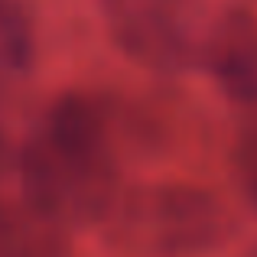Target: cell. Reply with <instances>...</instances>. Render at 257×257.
<instances>
[{"label": "cell", "instance_id": "1", "mask_svg": "<svg viewBox=\"0 0 257 257\" xmlns=\"http://www.w3.org/2000/svg\"><path fill=\"white\" fill-rule=\"evenodd\" d=\"M20 176L23 202L62 228L101 218L117 189L101 104L82 94L59 98L43 127L26 140Z\"/></svg>", "mask_w": 257, "mask_h": 257}, {"label": "cell", "instance_id": "2", "mask_svg": "<svg viewBox=\"0 0 257 257\" xmlns=\"http://www.w3.org/2000/svg\"><path fill=\"white\" fill-rule=\"evenodd\" d=\"M104 23L134 62L153 72L202 65L212 23L205 0H104Z\"/></svg>", "mask_w": 257, "mask_h": 257}, {"label": "cell", "instance_id": "3", "mask_svg": "<svg viewBox=\"0 0 257 257\" xmlns=\"http://www.w3.org/2000/svg\"><path fill=\"white\" fill-rule=\"evenodd\" d=\"M202 65L231 101L257 107V23L247 13H225L215 20Z\"/></svg>", "mask_w": 257, "mask_h": 257}, {"label": "cell", "instance_id": "4", "mask_svg": "<svg viewBox=\"0 0 257 257\" xmlns=\"http://www.w3.org/2000/svg\"><path fill=\"white\" fill-rule=\"evenodd\" d=\"M0 257H69L65 228L26 202H0Z\"/></svg>", "mask_w": 257, "mask_h": 257}, {"label": "cell", "instance_id": "5", "mask_svg": "<svg viewBox=\"0 0 257 257\" xmlns=\"http://www.w3.org/2000/svg\"><path fill=\"white\" fill-rule=\"evenodd\" d=\"M33 36L17 0H0V85L20 78L30 69Z\"/></svg>", "mask_w": 257, "mask_h": 257}, {"label": "cell", "instance_id": "6", "mask_svg": "<svg viewBox=\"0 0 257 257\" xmlns=\"http://www.w3.org/2000/svg\"><path fill=\"white\" fill-rule=\"evenodd\" d=\"M241 170H244V179H247V189L257 199V131L247 137L244 150H241Z\"/></svg>", "mask_w": 257, "mask_h": 257}]
</instances>
